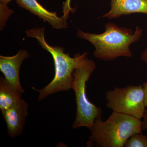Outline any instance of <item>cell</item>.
I'll return each instance as SVG.
<instances>
[{
    "instance_id": "obj_1",
    "label": "cell",
    "mask_w": 147,
    "mask_h": 147,
    "mask_svg": "<svg viewBox=\"0 0 147 147\" xmlns=\"http://www.w3.org/2000/svg\"><path fill=\"white\" fill-rule=\"evenodd\" d=\"M143 30L137 27L131 29L119 27L114 23L105 24V31L100 34L85 32L78 30L77 36L90 42L95 47L94 55L102 61L114 60L120 57L132 56L130 45L139 40Z\"/></svg>"
},
{
    "instance_id": "obj_2",
    "label": "cell",
    "mask_w": 147,
    "mask_h": 147,
    "mask_svg": "<svg viewBox=\"0 0 147 147\" xmlns=\"http://www.w3.org/2000/svg\"><path fill=\"white\" fill-rule=\"evenodd\" d=\"M45 27H36L26 32L27 36L35 38L42 49L51 54L55 65V75L51 82L41 90L32 88L40 93L38 100L55 93L71 89L74 80V71L88 55L87 52H84L82 54H76L74 57H71L68 53H64L63 47L49 45L45 39Z\"/></svg>"
},
{
    "instance_id": "obj_3",
    "label": "cell",
    "mask_w": 147,
    "mask_h": 147,
    "mask_svg": "<svg viewBox=\"0 0 147 147\" xmlns=\"http://www.w3.org/2000/svg\"><path fill=\"white\" fill-rule=\"evenodd\" d=\"M141 119L126 114L114 112L106 121H95L90 137L98 147H124L129 138L142 132Z\"/></svg>"
},
{
    "instance_id": "obj_4",
    "label": "cell",
    "mask_w": 147,
    "mask_h": 147,
    "mask_svg": "<svg viewBox=\"0 0 147 147\" xmlns=\"http://www.w3.org/2000/svg\"><path fill=\"white\" fill-rule=\"evenodd\" d=\"M96 67L95 63L88 57L84 58L74 71L71 89L75 94L76 117L74 129L86 127L91 130L95 121L102 119V110L89 101L86 93V83Z\"/></svg>"
},
{
    "instance_id": "obj_5",
    "label": "cell",
    "mask_w": 147,
    "mask_h": 147,
    "mask_svg": "<svg viewBox=\"0 0 147 147\" xmlns=\"http://www.w3.org/2000/svg\"><path fill=\"white\" fill-rule=\"evenodd\" d=\"M106 105L114 112L126 114L141 119L145 111V94L142 85L116 87L105 94Z\"/></svg>"
},
{
    "instance_id": "obj_6",
    "label": "cell",
    "mask_w": 147,
    "mask_h": 147,
    "mask_svg": "<svg viewBox=\"0 0 147 147\" xmlns=\"http://www.w3.org/2000/svg\"><path fill=\"white\" fill-rule=\"evenodd\" d=\"M27 50L21 49L13 56H0V70L7 82L14 88L22 93L25 91L21 86L19 71L22 63L29 57Z\"/></svg>"
},
{
    "instance_id": "obj_7",
    "label": "cell",
    "mask_w": 147,
    "mask_h": 147,
    "mask_svg": "<svg viewBox=\"0 0 147 147\" xmlns=\"http://www.w3.org/2000/svg\"><path fill=\"white\" fill-rule=\"evenodd\" d=\"M28 108V103L21 99L17 104L2 112L7 125L9 136L11 138H15L23 132Z\"/></svg>"
},
{
    "instance_id": "obj_8",
    "label": "cell",
    "mask_w": 147,
    "mask_h": 147,
    "mask_svg": "<svg viewBox=\"0 0 147 147\" xmlns=\"http://www.w3.org/2000/svg\"><path fill=\"white\" fill-rule=\"evenodd\" d=\"M16 1L20 8L29 11L44 22H48L53 28L59 30L67 28V19L63 16L59 17L56 12L47 10L37 0H16Z\"/></svg>"
},
{
    "instance_id": "obj_9",
    "label": "cell",
    "mask_w": 147,
    "mask_h": 147,
    "mask_svg": "<svg viewBox=\"0 0 147 147\" xmlns=\"http://www.w3.org/2000/svg\"><path fill=\"white\" fill-rule=\"evenodd\" d=\"M110 6L102 17L113 19L135 13L147 15V0H110Z\"/></svg>"
},
{
    "instance_id": "obj_10",
    "label": "cell",
    "mask_w": 147,
    "mask_h": 147,
    "mask_svg": "<svg viewBox=\"0 0 147 147\" xmlns=\"http://www.w3.org/2000/svg\"><path fill=\"white\" fill-rule=\"evenodd\" d=\"M21 93L13 88L5 77L0 79V109L1 112L17 104L21 99Z\"/></svg>"
},
{
    "instance_id": "obj_11",
    "label": "cell",
    "mask_w": 147,
    "mask_h": 147,
    "mask_svg": "<svg viewBox=\"0 0 147 147\" xmlns=\"http://www.w3.org/2000/svg\"><path fill=\"white\" fill-rule=\"evenodd\" d=\"M125 147H147V136L141 133H136L129 138Z\"/></svg>"
},
{
    "instance_id": "obj_12",
    "label": "cell",
    "mask_w": 147,
    "mask_h": 147,
    "mask_svg": "<svg viewBox=\"0 0 147 147\" xmlns=\"http://www.w3.org/2000/svg\"><path fill=\"white\" fill-rule=\"evenodd\" d=\"M13 13L14 11L9 8L7 5L0 3V28L1 30H3L5 27L7 21Z\"/></svg>"
},
{
    "instance_id": "obj_13",
    "label": "cell",
    "mask_w": 147,
    "mask_h": 147,
    "mask_svg": "<svg viewBox=\"0 0 147 147\" xmlns=\"http://www.w3.org/2000/svg\"><path fill=\"white\" fill-rule=\"evenodd\" d=\"M71 1V0H66L63 3V14L62 16L66 19L68 18L70 12L73 13L75 11L74 9L71 7V5H70Z\"/></svg>"
},
{
    "instance_id": "obj_14",
    "label": "cell",
    "mask_w": 147,
    "mask_h": 147,
    "mask_svg": "<svg viewBox=\"0 0 147 147\" xmlns=\"http://www.w3.org/2000/svg\"><path fill=\"white\" fill-rule=\"evenodd\" d=\"M142 123V130H147V109H146L143 116Z\"/></svg>"
},
{
    "instance_id": "obj_15",
    "label": "cell",
    "mask_w": 147,
    "mask_h": 147,
    "mask_svg": "<svg viewBox=\"0 0 147 147\" xmlns=\"http://www.w3.org/2000/svg\"><path fill=\"white\" fill-rule=\"evenodd\" d=\"M145 94V104L147 107V82L143 83L142 84Z\"/></svg>"
},
{
    "instance_id": "obj_16",
    "label": "cell",
    "mask_w": 147,
    "mask_h": 147,
    "mask_svg": "<svg viewBox=\"0 0 147 147\" xmlns=\"http://www.w3.org/2000/svg\"><path fill=\"white\" fill-rule=\"evenodd\" d=\"M141 59L143 61L147 64V48L142 52L141 55Z\"/></svg>"
},
{
    "instance_id": "obj_17",
    "label": "cell",
    "mask_w": 147,
    "mask_h": 147,
    "mask_svg": "<svg viewBox=\"0 0 147 147\" xmlns=\"http://www.w3.org/2000/svg\"><path fill=\"white\" fill-rule=\"evenodd\" d=\"M12 0H0V3L7 5Z\"/></svg>"
}]
</instances>
